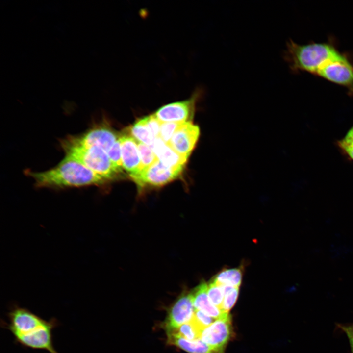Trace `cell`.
Wrapping results in <instances>:
<instances>
[{
  "label": "cell",
  "mask_w": 353,
  "mask_h": 353,
  "mask_svg": "<svg viewBox=\"0 0 353 353\" xmlns=\"http://www.w3.org/2000/svg\"><path fill=\"white\" fill-rule=\"evenodd\" d=\"M203 94V90L197 88L188 99L165 104L158 109L153 114L161 123L192 122L197 102Z\"/></svg>",
  "instance_id": "cell-5"
},
{
  "label": "cell",
  "mask_w": 353,
  "mask_h": 353,
  "mask_svg": "<svg viewBox=\"0 0 353 353\" xmlns=\"http://www.w3.org/2000/svg\"><path fill=\"white\" fill-rule=\"evenodd\" d=\"M144 118L154 137L155 138L158 137L161 122L156 118L153 114L144 117Z\"/></svg>",
  "instance_id": "cell-25"
},
{
  "label": "cell",
  "mask_w": 353,
  "mask_h": 353,
  "mask_svg": "<svg viewBox=\"0 0 353 353\" xmlns=\"http://www.w3.org/2000/svg\"><path fill=\"white\" fill-rule=\"evenodd\" d=\"M195 308L191 293H184L178 298L170 309L165 322L167 333L189 322L193 317Z\"/></svg>",
  "instance_id": "cell-11"
},
{
  "label": "cell",
  "mask_w": 353,
  "mask_h": 353,
  "mask_svg": "<svg viewBox=\"0 0 353 353\" xmlns=\"http://www.w3.org/2000/svg\"><path fill=\"white\" fill-rule=\"evenodd\" d=\"M207 295L212 303L221 310L224 297L223 287L212 279L207 284Z\"/></svg>",
  "instance_id": "cell-18"
},
{
  "label": "cell",
  "mask_w": 353,
  "mask_h": 353,
  "mask_svg": "<svg viewBox=\"0 0 353 353\" xmlns=\"http://www.w3.org/2000/svg\"><path fill=\"white\" fill-rule=\"evenodd\" d=\"M216 319L195 308L192 318L189 321L201 333Z\"/></svg>",
  "instance_id": "cell-21"
},
{
  "label": "cell",
  "mask_w": 353,
  "mask_h": 353,
  "mask_svg": "<svg viewBox=\"0 0 353 353\" xmlns=\"http://www.w3.org/2000/svg\"><path fill=\"white\" fill-rule=\"evenodd\" d=\"M315 76L346 88L353 94V63L345 52L329 61Z\"/></svg>",
  "instance_id": "cell-6"
},
{
  "label": "cell",
  "mask_w": 353,
  "mask_h": 353,
  "mask_svg": "<svg viewBox=\"0 0 353 353\" xmlns=\"http://www.w3.org/2000/svg\"><path fill=\"white\" fill-rule=\"evenodd\" d=\"M65 155L71 157L109 181L122 176L112 164L107 153L95 146H85L68 137L61 142Z\"/></svg>",
  "instance_id": "cell-4"
},
{
  "label": "cell",
  "mask_w": 353,
  "mask_h": 353,
  "mask_svg": "<svg viewBox=\"0 0 353 353\" xmlns=\"http://www.w3.org/2000/svg\"><path fill=\"white\" fill-rule=\"evenodd\" d=\"M194 307L217 320L229 314L224 313L210 302L207 295V284L201 283L191 293Z\"/></svg>",
  "instance_id": "cell-13"
},
{
  "label": "cell",
  "mask_w": 353,
  "mask_h": 353,
  "mask_svg": "<svg viewBox=\"0 0 353 353\" xmlns=\"http://www.w3.org/2000/svg\"><path fill=\"white\" fill-rule=\"evenodd\" d=\"M224 297L221 310L224 313H228V311L235 304L239 295V287L231 286H223Z\"/></svg>",
  "instance_id": "cell-19"
},
{
  "label": "cell",
  "mask_w": 353,
  "mask_h": 353,
  "mask_svg": "<svg viewBox=\"0 0 353 353\" xmlns=\"http://www.w3.org/2000/svg\"><path fill=\"white\" fill-rule=\"evenodd\" d=\"M337 326L346 334L350 343L351 352L353 353V323L337 324Z\"/></svg>",
  "instance_id": "cell-26"
},
{
  "label": "cell",
  "mask_w": 353,
  "mask_h": 353,
  "mask_svg": "<svg viewBox=\"0 0 353 353\" xmlns=\"http://www.w3.org/2000/svg\"><path fill=\"white\" fill-rule=\"evenodd\" d=\"M107 154L114 167L120 172L123 173V168L120 138L108 152Z\"/></svg>",
  "instance_id": "cell-23"
},
{
  "label": "cell",
  "mask_w": 353,
  "mask_h": 353,
  "mask_svg": "<svg viewBox=\"0 0 353 353\" xmlns=\"http://www.w3.org/2000/svg\"><path fill=\"white\" fill-rule=\"evenodd\" d=\"M27 173L34 180L36 186L40 188L64 189L99 186L109 182L76 160L66 155L50 169Z\"/></svg>",
  "instance_id": "cell-2"
},
{
  "label": "cell",
  "mask_w": 353,
  "mask_h": 353,
  "mask_svg": "<svg viewBox=\"0 0 353 353\" xmlns=\"http://www.w3.org/2000/svg\"><path fill=\"white\" fill-rule=\"evenodd\" d=\"M168 334V341L189 353H220L201 339L188 340L173 334Z\"/></svg>",
  "instance_id": "cell-15"
},
{
  "label": "cell",
  "mask_w": 353,
  "mask_h": 353,
  "mask_svg": "<svg viewBox=\"0 0 353 353\" xmlns=\"http://www.w3.org/2000/svg\"><path fill=\"white\" fill-rule=\"evenodd\" d=\"M180 124L181 123L174 122L161 123L159 137L165 143L168 144Z\"/></svg>",
  "instance_id": "cell-24"
},
{
  "label": "cell",
  "mask_w": 353,
  "mask_h": 353,
  "mask_svg": "<svg viewBox=\"0 0 353 353\" xmlns=\"http://www.w3.org/2000/svg\"><path fill=\"white\" fill-rule=\"evenodd\" d=\"M232 327L229 314L216 321L202 332L200 338L203 342L220 353L232 337Z\"/></svg>",
  "instance_id": "cell-9"
},
{
  "label": "cell",
  "mask_w": 353,
  "mask_h": 353,
  "mask_svg": "<svg viewBox=\"0 0 353 353\" xmlns=\"http://www.w3.org/2000/svg\"><path fill=\"white\" fill-rule=\"evenodd\" d=\"M183 168L169 167L158 160L130 177L140 189L147 186L159 187L176 179L180 176Z\"/></svg>",
  "instance_id": "cell-7"
},
{
  "label": "cell",
  "mask_w": 353,
  "mask_h": 353,
  "mask_svg": "<svg viewBox=\"0 0 353 353\" xmlns=\"http://www.w3.org/2000/svg\"><path fill=\"white\" fill-rule=\"evenodd\" d=\"M137 144L142 170L152 165L158 160L157 156L150 147L138 141H137Z\"/></svg>",
  "instance_id": "cell-20"
},
{
  "label": "cell",
  "mask_w": 353,
  "mask_h": 353,
  "mask_svg": "<svg viewBox=\"0 0 353 353\" xmlns=\"http://www.w3.org/2000/svg\"><path fill=\"white\" fill-rule=\"evenodd\" d=\"M158 160L164 165L171 168H184L187 158L176 153L159 137L155 139L151 147Z\"/></svg>",
  "instance_id": "cell-14"
},
{
  "label": "cell",
  "mask_w": 353,
  "mask_h": 353,
  "mask_svg": "<svg viewBox=\"0 0 353 353\" xmlns=\"http://www.w3.org/2000/svg\"><path fill=\"white\" fill-rule=\"evenodd\" d=\"M120 136L109 126L101 123L93 126L82 134L70 137L79 144L97 146L107 153Z\"/></svg>",
  "instance_id": "cell-8"
},
{
  "label": "cell",
  "mask_w": 353,
  "mask_h": 353,
  "mask_svg": "<svg viewBox=\"0 0 353 353\" xmlns=\"http://www.w3.org/2000/svg\"><path fill=\"white\" fill-rule=\"evenodd\" d=\"M242 268L223 269L215 276L213 280L221 286L239 287L243 278Z\"/></svg>",
  "instance_id": "cell-16"
},
{
  "label": "cell",
  "mask_w": 353,
  "mask_h": 353,
  "mask_svg": "<svg viewBox=\"0 0 353 353\" xmlns=\"http://www.w3.org/2000/svg\"><path fill=\"white\" fill-rule=\"evenodd\" d=\"M342 140L347 144L353 145V126L350 129L345 137Z\"/></svg>",
  "instance_id": "cell-28"
},
{
  "label": "cell",
  "mask_w": 353,
  "mask_h": 353,
  "mask_svg": "<svg viewBox=\"0 0 353 353\" xmlns=\"http://www.w3.org/2000/svg\"><path fill=\"white\" fill-rule=\"evenodd\" d=\"M337 145L342 152L353 160V145L347 144L342 140L337 141Z\"/></svg>",
  "instance_id": "cell-27"
},
{
  "label": "cell",
  "mask_w": 353,
  "mask_h": 353,
  "mask_svg": "<svg viewBox=\"0 0 353 353\" xmlns=\"http://www.w3.org/2000/svg\"><path fill=\"white\" fill-rule=\"evenodd\" d=\"M341 52L331 41L301 45L290 39L286 42L283 57L294 73L306 72L314 75L323 63Z\"/></svg>",
  "instance_id": "cell-3"
},
{
  "label": "cell",
  "mask_w": 353,
  "mask_h": 353,
  "mask_svg": "<svg viewBox=\"0 0 353 353\" xmlns=\"http://www.w3.org/2000/svg\"><path fill=\"white\" fill-rule=\"evenodd\" d=\"M131 136L139 142L151 147L155 138L146 124L144 117L137 121L130 128Z\"/></svg>",
  "instance_id": "cell-17"
},
{
  "label": "cell",
  "mask_w": 353,
  "mask_h": 353,
  "mask_svg": "<svg viewBox=\"0 0 353 353\" xmlns=\"http://www.w3.org/2000/svg\"><path fill=\"white\" fill-rule=\"evenodd\" d=\"M167 333L176 335L188 340L199 339L201 334L190 322L182 325L176 329Z\"/></svg>",
  "instance_id": "cell-22"
},
{
  "label": "cell",
  "mask_w": 353,
  "mask_h": 353,
  "mask_svg": "<svg viewBox=\"0 0 353 353\" xmlns=\"http://www.w3.org/2000/svg\"><path fill=\"white\" fill-rule=\"evenodd\" d=\"M120 140L122 167L131 177L142 170L137 141L131 135L126 134L121 135Z\"/></svg>",
  "instance_id": "cell-12"
},
{
  "label": "cell",
  "mask_w": 353,
  "mask_h": 353,
  "mask_svg": "<svg viewBox=\"0 0 353 353\" xmlns=\"http://www.w3.org/2000/svg\"><path fill=\"white\" fill-rule=\"evenodd\" d=\"M8 322L1 326L13 335L16 343L23 347L58 353L53 344V330L59 326L55 318L47 321L30 310L13 305L7 313Z\"/></svg>",
  "instance_id": "cell-1"
},
{
  "label": "cell",
  "mask_w": 353,
  "mask_h": 353,
  "mask_svg": "<svg viewBox=\"0 0 353 353\" xmlns=\"http://www.w3.org/2000/svg\"><path fill=\"white\" fill-rule=\"evenodd\" d=\"M200 134L199 127L192 122L181 123L168 144L176 153L188 158Z\"/></svg>",
  "instance_id": "cell-10"
}]
</instances>
